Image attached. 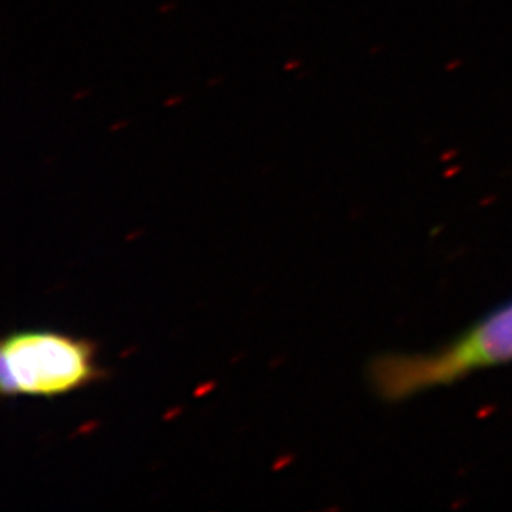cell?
<instances>
[{"mask_svg": "<svg viewBox=\"0 0 512 512\" xmlns=\"http://www.w3.org/2000/svg\"><path fill=\"white\" fill-rule=\"evenodd\" d=\"M508 362H512V304L438 352L380 358L373 365V383L383 397L401 400Z\"/></svg>", "mask_w": 512, "mask_h": 512, "instance_id": "6da1fadb", "label": "cell"}, {"mask_svg": "<svg viewBox=\"0 0 512 512\" xmlns=\"http://www.w3.org/2000/svg\"><path fill=\"white\" fill-rule=\"evenodd\" d=\"M88 340L50 330H25L5 337L0 348V387L5 397L55 398L77 392L102 372Z\"/></svg>", "mask_w": 512, "mask_h": 512, "instance_id": "7a4b0ae2", "label": "cell"}]
</instances>
